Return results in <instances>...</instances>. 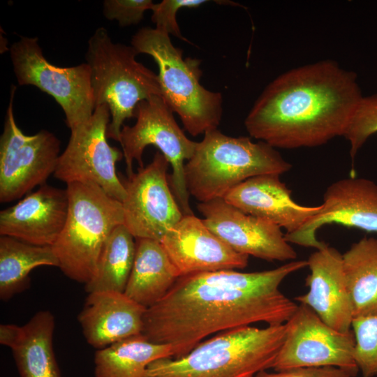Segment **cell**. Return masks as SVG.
<instances>
[{"instance_id": "cell-17", "label": "cell", "mask_w": 377, "mask_h": 377, "mask_svg": "<svg viewBox=\"0 0 377 377\" xmlns=\"http://www.w3.org/2000/svg\"><path fill=\"white\" fill-rule=\"evenodd\" d=\"M68 212L66 188L46 184L0 212V235L37 246H52Z\"/></svg>"}, {"instance_id": "cell-15", "label": "cell", "mask_w": 377, "mask_h": 377, "mask_svg": "<svg viewBox=\"0 0 377 377\" xmlns=\"http://www.w3.org/2000/svg\"><path fill=\"white\" fill-rule=\"evenodd\" d=\"M320 211L297 231L285 234L290 244L320 249L327 244L316 232L331 223L377 233V184L350 176L331 184L323 195Z\"/></svg>"}, {"instance_id": "cell-5", "label": "cell", "mask_w": 377, "mask_h": 377, "mask_svg": "<svg viewBox=\"0 0 377 377\" xmlns=\"http://www.w3.org/2000/svg\"><path fill=\"white\" fill-rule=\"evenodd\" d=\"M131 45L138 54H148L156 63L162 97L190 135L217 129L223 113L222 94L200 84L199 59L184 58L170 35L155 28L139 29L131 38Z\"/></svg>"}, {"instance_id": "cell-6", "label": "cell", "mask_w": 377, "mask_h": 377, "mask_svg": "<svg viewBox=\"0 0 377 377\" xmlns=\"http://www.w3.org/2000/svg\"><path fill=\"white\" fill-rule=\"evenodd\" d=\"M138 54L132 45L114 43L103 27L87 43L85 58L95 108L108 105L111 118L107 136L118 142L124 121L135 117L137 105L151 96H162L158 75L138 62Z\"/></svg>"}, {"instance_id": "cell-28", "label": "cell", "mask_w": 377, "mask_h": 377, "mask_svg": "<svg viewBox=\"0 0 377 377\" xmlns=\"http://www.w3.org/2000/svg\"><path fill=\"white\" fill-rule=\"evenodd\" d=\"M376 133L377 94H375L361 98L343 135L350 144L353 162L366 141Z\"/></svg>"}, {"instance_id": "cell-29", "label": "cell", "mask_w": 377, "mask_h": 377, "mask_svg": "<svg viewBox=\"0 0 377 377\" xmlns=\"http://www.w3.org/2000/svg\"><path fill=\"white\" fill-rule=\"evenodd\" d=\"M208 1L206 0H163L154 3L151 11V21L156 24L155 29L188 41L181 34L177 22V13L182 8H195Z\"/></svg>"}, {"instance_id": "cell-2", "label": "cell", "mask_w": 377, "mask_h": 377, "mask_svg": "<svg viewBox=\"0 0 377 377\" xmlns=\"http://www.w3.org/2000/svg\"><path fill=\"white\" fill-rule=\"evenodd\" d=\"M362 97L354 72L322 60L272 80L244 125L251 137L274 148L317 147L343 135Z\"/></svg>"}, {"instance_id": "cell-21", "label": "cell", "mask_w": 377, "mask_h": 377, "mask_svg": "<svg viewBox=\"0 0 377 377\" xmlns=\"http://www.w3.org/2000/svg\"><path fill=\"white\" fill-rule=\"evenodd\" d=\"M54 318L40 311L22 326L0 325V343L12 350L20 377H61L53 348Z\"/></svg>"}, {"instance_id": "cell-7", "label": "cell", "mask_w": 377, "mask_h": 377, "mask_svg": "<svg viewBox=\"0 0 377 377\" xmlns=\"http://www.w3.org/2000/svg\"><path fill=\"white\" fill-rule=\"evenodd\" d=\"M66 190V221L52 247L62 272L69 279L86 284L95 274L112 232L124 224L122 202L92 182L70 183Z\"/></svg>"}, {"instance_id": "cell-10", "label": "cell", "mask_w": 377, "mask_h": 377, "mask_svg": "<svg viewBox=\"0 0 377 377\" xmlns=\"http://www.w3.org/2000/svg\"><path fill=\"white\" fill-rule=\"evenodd\" d=\"M16 87L12 86L3 131L0 138V202L22 198L45 184L54 173L61 142L52 132L27 135L17 126L13 113Z\"/></svg>"}, {"instance_id": "cell-1", "label": "cell", "mask_w": 377, "mask_h": 377, "mask_svg": "<svg viewBox=\"0 0 377 377\" xmlns=\"http://www.w3.org/2000/svg\"><path fill=\"white\" fill-rule=\"evenodd\" d=\"M306 267L307 260H293L261 272L226 269L179 276L146 309L142 333L153 343L170 346L173 358H179L215 333L259 322L285 324L298 305L280 285Z\"/></svg>"}, {"instance_id": "cell-16", "label": "cell", "mask_w": 377, "mask_h": 377, "mask_svg": "<svg viewBox=\"0 0 377 377\" xmlns=\"http://www.w3.org/2000/svg\"><path fill=\"white\" fill-rule=\"evenodd\" d=\"M160 242L179 276L243 269L248 265V256L231 249L194 214L184 216Z\"/></svg>"}, {"instance_id": "cell-13", "label": "cell", "mask_w": 377, "mask_h": 377, "mask_svg": "<svg viewBox=\"0 0 377 377\" xmlns=\"http://www.w3.org/2000/svg\"><path fill=\"white\" fill-rule=\"evenodd\" d=\"M170 163L156 151L152 161L122 182L126 196L122 202L124 225L138 238L161 241L184 216L170 190Z\"/></svg>"}, {"instance_id": "cell-20", "label": "cell", "mask_w": 377, "mask_h": 377, "mask_svg": "<svg viewBox=\"0 0 377 377\" xmlns=\"http://www.w3.org/2000/svg\"><path fill=\"white\" fill-rule=\"evenodd\" d=\"M147 308L124 293H89L77 320L87 343L99 350L141 334Z\"/></svg>"}, {"instance_id": "cell-11", "label": "cell", "mask_w": 377, "mask_h": 377, "mask_svg": "<svg viewBox=\"0 0 377 377\" xmlns=\"http://www.w3.org/2000/svg\"><path fill=\"white\" fill-rule=\"evenodd\" d=\"M110 112L106 104L96 107L86 121L71 129L68 145L60 154L54 176L67 184L92 182L108 195L123 202L126 190L117 174L123 151L108 142Z\"/></svg>"}, {"instance_id": "cell-22", "label": "cell", "mask_w": 377, "mask_h": 377, "mask_svg": "<svg viewBox=\"0 0 377 377\" xmlns=\"http://www.w3.org/2000/svg\"><path fill=\"white\" fill-rule=\"evenodd\" d=\"M135 244L134 263L124 293L147 309L168 293L179 274L159 241L138 238Z\"/></svg>"}, {"instance_id": "cell-25", "label": "cell", "mask_w": 377, "mask_h": 377, "mask_svg": "<svg viewBox=\"0 0 377 377\" xmlns=\"http://www.w3.org/2000/svg\"><path fill=\"white\" fill-rule=\"evenodd\" d=\"M59 267L51 246L31 244L8 236L0 237V297L8 300L29 285V274L36 267Z\"/></svg>"}, {"instance_id": "cell-26", "label": "cell", "mask_w": 377, "mask_h": 377, "mask_svg": "<svg viewBox=\"0 0 377 377\" xmlns=\"http://www.w3.org/2000/svg\"><path fill=\"white\" fill-rule=\"evenodd\" d=\"M134 239L124 224L114 229L102 250L95 274L85 284L84 288L88 293L124 292L135 256Z\"/></svg>"}, {"instance_id": "cell-3", "label": "cell", "mask_w": 377, "mask_h": 377, "mask_svg": "<svg viewBox=\"0 0 377 377\" xmlns=\"http://www.w3.org/2000/svg\"><path fill=\"white\" fill-rule=\"evenodd\" d=\"M285 332V324L223 331L182 357L151 362L143 377H254L272 367Z\"/></svg>"}, {"instance_id": "cell-9", "label": "cell", "mask_w": 377, "mask_h": 377, "mask_svg": "<svg viewBox=\"0 0 377 377\" xmlns=\"http://www.w3.org/2000/svg\"><path fill=\"white\" fill-rule=\"evenodd\" d=\"M13 71L20 85H33L52 96L72 129L87 121L95 110L91 71L87 63L59 67L44 57L37 37L20 36L10 48Z\"/></svg>"}, {"instance_id": "cell-19", "label": "cell", "mask_w": 377, "mask_h": 377, "mask_svg": "<svg viewBox=\"0 0 377 377\" xmlns=\"http://www.w3.org/2000/svg\"><path fill=\"white\" fill-rule=\"evenodd\" d=\"M279 176L268 174L249 178L230 189L223 198L246 214L284 228L285 234L293 233L316 215L321 205L304 206L295 202L291 191Z\"/></svg>"}, {"instance_id": "cell-14", "label": "cell", "mask_w": 377, "mask_h": 377, "mask_svg": "<svg viewBox=\"0 0 377 377\" xmlns=\"http://www.w3.org/2000/svg\"><path fill=\"white\" fill-rule=\"evenodd\" d=\"M207 228L236 252L267 261H293L297 253L274 223L244 213L223 198L199 202Z\"/></svg>"}, {"instance_id": "cell-24", "label": "cell", "mask_w": 377, "mask_h": 377, "mask_svg": "<svg viewBox=\"0 0 377 377\" xmlns=\"http://www.w3.org/2000/svg\"><path fill=\"white\" fill-rule=\"evenodd\" d=\"M342 258L354 318L377 313V239L362 238Z\"/></svg>"}, {"instance_id": "cell-8", "label": "cell", "mask_w": 377, "mask_h": 377, "mask_svg": "<svg viewBox=\"0 0 377 377\" xmlns=\"http://www.w3.org/2000/svg\"><path fill=\"white\" fill-rule=\"evenodd\" d=\"M173 113L161 96L142 101L135 108V124L122 126L119 142L128 176L134 173V160L138 162L140 168L144 166L142 155L147 146L157 147L171 165L170 185L183 215H193L185 182L184 162L193 156L198 142L188 138L176 122Z\"/></svg>"}, {"instance_id": "cell-31", "label": "cell", "mask_w": 377, "mask_h": 377, "mask_svg": "<svg viewBox=\"0 0 377 377\" xmlns=\"http://www.w3.org/2000/svg\"><path fill=\"white\" fill-rule=\"evenodd\" d=\"M254 377H355L348 371L334 367H300L276 373L261 371Z\"/></svg>"}, {"instance_id": "cell-30", "label": "cell", "mask_w": 377, "mask_h": 377, "mask_svg": "<svg viewBox=\"0 0 377 377\" xmlns=\"http://www.w3.org/2000/svg\"><path fill=\"white\" fill-rule=\"evenodd\" d=\"M103 15L108 20L117 21L120 27L137 24L143 19L144 13L151 10V0H105Z\"/></svg>"}, {"instance_id": "cell-4", "label": "cell", "mask_w": 377, "mask_h": 377, "mask_svg": "<svg viewBox=\"0 0 377 377\" xmlns=\"http://www.w3.org/2000/svg\"><path fill=\"white\" fill-rule=\"evenodd\" d=\"M276 148L249 137H232L218 129L207 131L185 163L187 191L200 202L223 198L244 181L262 175H281L290 170Z\"/></svg>"}, {"instance_id": "cell-27", "label": "cell", "mask_w": 377, "mask_h": 377, "mask_svg": "<svg viewBox=\"0 0 377 377\" xmlns=\"http://www.w3.org/2000/svg\"><path fill=\"white\" fill-rule=\"evenodd\" d=\"M354 357L363 377L377 376V313L354 318Z\"/></svg>"}, {"instance_id": "cell-23", "label": "cell", "mask_w": 377, "mask_h": 377, "mask_svg": "<svg viewBox=\"0 0 377 377\" xmlns=\"http://www.w3.org/2000/svg\"><path fill=\"white\" fill-rule=\"evenodd\" d=\"M168 357L173 358L170 346L153 343L141 333L97 350L94 356V375L95 377H143L151 362Z\"/></svg>"}, {"instance_id": "cell-18", "label": "cell", "mask_w": 377, "mask_h": 377, "mask_svg": "<svg viewBox=\"0 0 377 377\" xmlns=\"http://www.w3.org/2000/svg\"><path fill=\"white\" fill-rule=\"evenodd\" d=\"M309 291L295 299L311 308L327 325L343 332L351 330L354 318L352 302L337 249L326 245L307 260Z\"/></svg>"}, {"instance_id": "cell-12", "label": "cell", "mask_w": 377, "mask_h": 377, "mask_svg": "<svg viewBox=\"0 0 377 377\" xmlns=\"http://www.w3.org/2000/svg\"><path fill=\"white\" fill-rule=\"evenodd\" d=\"M285 326L284 340L272 367L274 371L334 367L356 376L359 369L352 330L343 332L332 328L303 304L297 306Z\"/></svg>"}]
</instances>
